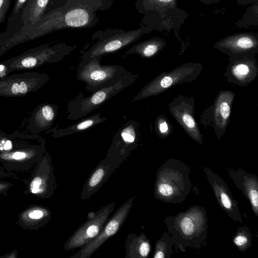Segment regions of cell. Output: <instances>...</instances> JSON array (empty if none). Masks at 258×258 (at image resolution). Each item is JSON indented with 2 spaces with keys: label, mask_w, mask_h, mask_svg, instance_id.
I'll use <instances>...</instances> for the list:
<instances>
[{
  "label": "cell",
  "mask_w": 258,
  "mask_h": 258,
  "mask_svg": "<svg viewBox=\"0 0 258 258\" xmlns=\"http://www.w3.org/2000/svg\"><path fill=\"white\" fill-rule=\"evenodd\" d=\"M170 113L187 135L199 144L203 135L194 117L195 98L179 95L169 103Z\"/></svg>",
  "instance_id": "cell-13"
},
{
  "label": "cell",
  "mask_w": 258,
  "mask_h": 258,
  "mask_svg": "<svg viewBox=\"0 0 258 258\" xmlns=\"http://www.w3.org/2000/svg\"><path fill=\"white\" fill-rule=\"evenodd\" d=\"M173 242L170 234L165 232L156 241L153 257L169 258L172 253Z\"/></svg>",
  "instance_id": "cell-24"
},
{
  "label": "cell",
  "mask_w": 258,
  "mask_h": 258,
  "mask_svg": "<svg viewBox=\"0 0 258 258\" xmlns=\"http://www.w3.org/2000/svg\"><path fill=\"white\" fill-rule=\"evenodd\" d=\"M235 96V94L231 90H221L212 106L213 127L219 140L225 133L229 122Z\"/></svg>",
  "instance_id": "cell-16"
},
{
  "label": "cell",
  "mask_w": 258,
  "mask_h": 258,
  "mask_svg": "<svg viewBox=\"0 0 258 258\" xmlns=\"http://www.w3.org/2000/svg\"><path fill=\"white\" fill-rule=\"evenodd\" d=\"M139 123L134 120L125 122L114 135L106 157L118 167L139 145Z\"/></svg>",
  "instance_id": "cell-11"
},
{
  "label": "cell",
  "mask_w": 258,
  "mask_h": 258,
  "mask_svg": "<svg viewBox=\"0 0 258 258\" xmlns=\"http://www.w3.org/2000/svg\"><path fill=\"white\" fill-rule=\"evenodd\" d=\"M107 120V118L101 117L100 112L96 113L87 117L83 118L79 121L70 126L56 131L54 135L56 137L71 135L87 130Z\"/></svg>",
  "instance_id": "cell-22"
},
{
  "label": "cell",
  "mask_w": 258,
  "mask_h": 258,
  "mask_svg": "<svg viewBox=\"0 0 258 258\" xmlns=\"http://www.w3.org/2000/svg\"><path fill=\"white\" fill-rule=\"evenodd\" d=\"M214 48L229 56L258 52V33L245 32L234 34L217 41Z\"/></svg>",
  "instance_id": "cell-15"
},
{
  "label": "cell",
  "mask_w": 258,
  "mask_h": 258,
  "mask_svg": "<svg viewBox=\"0 0 258 258\" xmlns=\"http://www.w3.org/2000/svg\"><path fill=\"white\" fill-rule=\"evenodd\" d=\"M4 69V67L2 65H1L0 66V71H2Z\"/></svg>",
  "instance_id": "cell-37"
},
{
  "label": "cell",
  "mask_w": 258,
  "mask_h": 258,
  "mask_svg": "<svg viewBox=\"0 0 258 258\" xmlns=\"http://www.w3.org/2000/svg\"><path fill=\"white\" fill-rule=\"evenodd\" d=\"M255 52H248L229 56V63L224 77L229 83L245 87L253 81L258 75Z\"/></svg>",
  "instance_id": "cell-12"
},
{
  "label": "cell",
  "mask_w": 258,
  "mask_h": 258,
  "mask_svg": "<svg viewBox=\"0 0 258 258\" xmlns=\"http://www.w3.org/2000/svg\"><path fill=\"white\" fill-rule=\"evenodd\" d=\"M12 0H0V24L6 20Z\"/></svg>",
  "instance_id": "cell-27"
},
{
  "label": "cell",
  "mask_w": 258,
  "mask_h": 258,
  "mask_svg": "<svg viewBox=\"0 0 258 258\" xmlns=\"http://www.w3.org/2000/svg\"><path fill=\"white\" fill-rule=\"evenodd\" d=\"M0 149H1V150H2L3 149V147H1Z\"/></svg>",
  "instance_id": "cell-38"
},
{
  "label": "cell",
  "mask_w": 258,
  "mask_h": 258,
  "mask_svg": "<svg viewBox=\"0 0 258 258\" xmlns=\"http://www.w3.org/2000/svg\"><path fill=\"white\" fill-rule=\"evenodd\" d=\"M239 28L257 27L258 26V1L247 8L242 17L235 23Z\"/></svg>",
  "instance_id": "cell-23"
},
{
  "label": "cell",
  "mask_w": 258,
  "mask_h": 258,
  "mask_svg": "<svg viewBox=\"0 0 258 258\" xmlns=\"http://www.w3.org/2000/svg\"><path fill=\"white\" fill-rule=\"evenodd\" d=\"M115 202L102 207L96 212L87 215V220L68 239L64 245L66 250H71L85 245L99 234L115 209Z\"/></svg>",
  "instance_id": "cell-9"
},
{
  "label": "cell",
  "mask_w": 258,
  "mask_h": 258,
  "mask_svg": "<svg viewBox=\"0 0 258 258\" xmlns=\"http://www.w3.org/2000/svg\"><path fill=\"white\" fill-rule=\"evenodd\" d=\"M202 169L205 173L215 197L221 208L233 220L242 223L238 203L233 197L225 181L218 174L206 166Z\"/></svg>",
  "instance_id": "cell-14"
},
{
  "label": "cell",
  "mask_w": 258,
  "mask_h": 258,
  "mask_svg": "<svg viewBox=\"0 0 258 258\" xmlns=\"http://www.w3.org/2000/svg\"><path fill=\"white\" fill-rule=\"evenodd\" d=\"M12 148V143L10 141H7L6 143H5L4 149L5 150H10Z\"/></svg>",
  "instance_id": "cell-36"
},
{
  "label": "cell",
  "mask_w": 258,
  "mask_h": 258,
  "mask_svg": "<svg viewBox=\"0 0 258 258\" xmlns=\"http://www.w3.org/2000/svg\"><path fill=\"white\" fill-rule=\"evenodd\" d=\"M26 156L25 153L17 152L13 154L12 157L14 159L19 160L24 158Z\"/></svg>",
  "instance_id": "cell-33"
},
{
  "label": "cell",
  "mask_w": 258,
  "mask_h": 258,
  "mask_svg": "<svg viewBox=\"0 0 258 258\" xmlns=\"http://www.w3.org/2000/svg\"><path fill=\"white\" fill-rule=\"evenodd\" d=\"M173 126L166 118L160 114L156 118L155 122V131L157 136L161 139H165L172 133Z\"/></svg>",
  "instance_id": "cell-26"
},
{
  "label": "cell",
  "mask_w": 258,
  "mask_h": 258,
  "mask_svg": "<svg viewBox=\"0 0 258 258\" xmlns=\"http://www.w3.org/2000/svg\"><path fill=\"white\" fill-rule=\"evenodd\" d=\"M64 1L65 0H50L45 13L52 9L61 6L64 3Z\"/></svg>",
  "instance_id": "cell-31"
},
{
  "label": "cell",
  "mask_w": 258,
  "mask_h": 258,
  "mask_svg": "<svg viewBox=\"0 0 258 258\" xmlns=\"http://www.w3.org/2000/svg\"><path fill=\"white\" fill-rule=\"evenodd\" d=\"M153 30L152 27L143 24L139 28L128 31L118 28L97 30L91 35L92 41L95 42L89 48L81 51V58L82 60L91 58L101 60L105 55L116 52Z\"/></svg>",
  "instance_id": "cell-5"
},
{
  "label": "cell",
  "mask_w": 258,
  "mask_h": 258,
  "mask_svg": "<svg viewBox=\"0 0 258 258\" xmlns=\"http://www.w3.org/2000/svg\"><path fill=\"white\" fill-rule=\"evenodd\" d=\"M128 72L116 64L101 65V60H82L78 66L77 79L86 83V89L91 92L110 86L117 82Z\"/></svg>",
  "instance_id": "cell-8"
},
{
  "label": "cell",
  "mask_w": 258,
  "mask_h": 258,
  "mask_svg": "<svg viewBox=\"0 0 258 258\" xmlns=\"http://www.w3.org/2000/svg\"><path fill=\"white\" fill-rule=\"evenodd\" d=\"M228 174L235 186L240 189L250 204L252 211L258 216V178L242 169L229 168Z\"/></svg>",
  "instance_id": "cell-17"
},
{
  "label": "cell",
  "mask_w": 258,
  "mask_h": 258,
  "mask_svg": "<svg viewBox=\"0 0 258 258\" xmlns=\"http://www.w3.org/2000/svg\"><path fill=\"white\" fill-rule=\"evenodd\" d=\"M134 197L130 198L121 205L109 218L98 235L88 243L81 247L71 258H89L109 238L120 229L133 206Z\"/></svg>",
  "instance_id": "cell-10"
},
{
  "label": "cell",
  "mask_w": 258,
  "mask_h": 258,
  "mask_svg": "<svg viewBox=\"0 0 258 258\" xmlns=\"http://www.w3.org/2000/svg\"><path fill=\"white\" fill-rule=\"evenodd\" d=\"M45 213L40 210H35L29 214V217L31 219H39L42 218L44 215H46Z\"/></svg>",
  "instance_id": "cell-32"
},
{
  "label": "cell",
  "mask_w": 258,
  "mask_h": 258,
  "mask_svg": "<svg viewBox=\"0 0 258 258\" xmlns=\"http://www.w3.org/2000/svg\"><path fill=\"white\" fill-rule=\"evenodd\" d=\"M203 69L200 62H188L169 72H163L145 85L131 102L159 95L178 84L191 82L198 79Z\"/></svg>",
  "instance_id": "cell-7"
},
{
  "label": "cell",
  "mask_w": 258,
  "mask_h": 258,
  "mask_svg": "<svg viewBox=\"0 0 258 258\" xmlns=\"http://www.w3.org/2000/svg\"><path fill=\"white\" fill-rule=\"evenodd\" d=\"M236 1L239 5H247L257 2L258 0H236Z\"/></svg>",
  "instance_id": "cell-34"
},
{
  "label": "cell",
  "mask_w": 258,
  "mask_h": 258,
  "mask_svg": "<svg viewBox=\"0 0 258 258\" xmlns=\"http://www.w3.org/2000/svg\"><path fill=\"white\" fill-rule=\"evenodd\" d=\"M113 0H65L33 24L24 27L5 43L24 41L66 29L92 28L99 22L97 13L111 8Z\"/></svg>",
  "instance_id": "cell-1"
},
{
  "label": "cell",
  "mask_w": 258,
  "mask_h": 258,
  "mask_svg": "<svg viewBox=\"0 0 258 258\" xmlns=\"http://www.w3.org/2000/svg\"><path fill=\"white\" fill-rule=\"evenodd\" d=\"M27 87L24 82H21L20 84L15 83L12 87V92L14 94H16L19 93L25 94L27 92Z\"/></svg>",
  "instance_id": "cell-28"
},
{
  "label": "cell",
  "mask_w": 258,
  "mask_h": 258,
  "mask_svg": "<svg viewBox=\"0 0 258 258\" xmlns=\"http://www.w3.org/2000/svg\"><path fill=\"white\" fill-rule=\"evenodd\" d=\"M135 6L144 15L142 24L158 31H173L179 39L178 32L189 15L178 7L177 0H137Z\"/></svg>",
  "instance_id": "cell-4"
},
{
  "label": "cell",
  "mask_w": 258,
  "mask_h": 258,
  "mask_svg": "<svg viewBox=\"0 0 258 258\" xmlns=\"http://www.w3.org/2000/svg\"><path fill=\"white\" fill-rule=\"evenodd\" d=\"M190 169L175 158L166 161L157 170L154 184V197L166 203L184 202L189 195L191 182Z\"/></svg>",
  "instance_id": "cell-3"
},
{
  "label": "cell",
  "mask_w": 258,
  "mask_h": 258,
  "mask_svg": "<svg viewBox=\"0 0 258 258\" xmlns=\"http://www.w3.org/2000/svg\"><path fill=\"white\" fill-rule=\"evenodd\" d=\"M117 167L115 163L107 158L101 160L85 182L81 192V200L88 199L96 193Z\"/></svg>",
  "instance_id": "cell-18"
},
{
  "label": "cell",
  "mask_w": 258,
  "mask_h": 258,
  "mask_svg": "<svg viewBox=\"0 0 258 258\" xmlns=\"http://www.w3.org/2000/svg\"><path fill=\"white\" fill-rule=\"evenodd\" d=\"M27 0H16L15 5L12 10V14L11 16H15L20 11H22V9L24 8Z\"/></svg>",
  "instance_id": "cell-29"
},
{
  "label": "cell",
  "mask_w": 258,
  "mask_h": 258,
  "mask_svg": "<svg viewBox=\"0 0 258 258\" xmlns=\"http://www.w3.org/2000/svg\"><path fill=\"white\" fill-rule=\"evenodd\" d=\"M125 248V258H144L150 254L151 244L144 233L137 235L132 233L126 237Z\"/></svg>",
  "instance_id": "cell-19"
},
{
  "label": "cell",
  "mask_w": 258,
  "mask_h": 258,
  "mask_svg": "<svg viewBox=\"0 0 258 258\" xmlns=\"http://www.w3.org/2000/svg\"><path fill=\"white\" fill-rule=\"evenodd\" d=\"M166 45V41L159 37H152L133 45L122 56L139 55L143 58H150L157 55Z\"/></svg>",
  "instance_id": "cell-20"
},
{
  "label": "cell",
  "mask_w": 258,
  "mask_h": 258,
  "mask_svg": "<svg viewBox=\"0 0 258 258\" xmlns=\"http://www.w3.org/2000/svg\"><path fill=\"white\" fill-rule=\"evenodd\" d=\"M173 244L182 252L187 248L199 249L208 235V217L204 207L192 206L164 220Z\"/></svg>",
  "instance_id": "cell-2"
},
{
  "label": "cell",
  "mask_w": 258,
  "mask_h": 258,
  "mask_svg": "<svg viewBox=\"0 0 258 258\" xmlns=\"http://www.w3.org/2000/svg\"><path fill=\"white\" fill-rule=\"evenodd\" d=\"M203 3V4L207 5H211L218 3L221 0H198Z\"/></svg>",
  "instance_id": "cell-35"
},
{
  "label": "cell",
  "mask_w": 258,
  "mask_h": 258,
  "mask_svg": "<svg viewBox=\"0 0 258 258\" xmlns=\"http://www.w3.org/2000/svg\"><path fill=\"white\" fill-rule=\"evenodd\" d=\"M49 1L27 0L22 12L23 28L33 24L44 15Z\"/></svg>",
  "instance_id": "cell-21"
},
{
  "label": "cell",
  "mask_w": 258,
  "mask_h": 258,
  "mask_svg": "<svg viewBox=\"0 0 258 258\" xmlns=\"http://www.w3.org/2000/svg\"><path fill=\"white\" fill-rule=\"evenodd\" d=\"M139 76L128 72L116 83L93 92L88 97H85L82 93H79L67 104V119L74 120L85 117L133 84Z\"/></svg>",
  "instance_id": "cell-6"
},
{
  "label": "cell",
  "mask_w": 258,
  "mask_h": 258,
  "mask_svg": "<svg viewBox=\"0 0 258 258\" xmlns=\"http://www.w3.org/2000/svg\"><path fill=\"white\" fill-rule=\"evenodd\" d=\"M37 62L36 58L29 56L23 58L21 61V63L23 67L26 68H32L34 67Z\"/></svg>",
  "instance_id": "cell-30"
},
{
  "label": "cell",
  "mask_w": 258,
  "mask_h": 258,
  "mask_svg": "<svg viewBox=\"0 0 258 258\" xmlns=\"http://www.w3.org/2000/svg\"><path fill=\"white\" fill-rule=\"evenodd\" d=\"M252 238L249 228L245 225L237 229L233 238V243L240 252H243L251 246Z\"/></svg>",
  "instance_id": "cell-25"
}]
</instances>
